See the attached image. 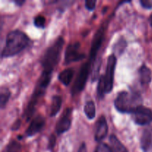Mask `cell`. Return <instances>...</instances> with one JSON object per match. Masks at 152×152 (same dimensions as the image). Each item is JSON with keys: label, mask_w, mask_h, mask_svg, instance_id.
Listing matches in <instances>:
<instances>
[{"label": "cell", "mask_w": 152, "mask_h": 152, "mask_svg": "<svg viewBox=\"0 0 152 152\" xmlns=\"http://www.w3.org/2000/svg\"><path fill=\"white\" fill-rule=\"evenodd\" d=\"M30 39L19 30H14L7 34L4 46L1 51V57H10L20 53L29 45Z\"/></svg>", "instance_id": "6da1fadb"}, {"label": "cell", "mask_w": 152, "mask_h": 152, "mask_svg": "<svg viewBox=\"0 0 152 152\" xmlns=\"http://www.w3.org/2000/svg\"><path fill=\"white\" fill-rule=\"evenodd\" d=\"M52 73H48L42 71L41 76L39 78L37 81L36 88L34 89V91L30 99L29 102H28L27 108L25 111V114L27 120L31 119V117L34 115V111H35V107L39 102V99L44 96L45 93L46 91V88L48 86L50 83V80H51Z\"/></svg>", "instance_id": "7a4b0ae2"}, {"label": "cell", "mask_w": 152, "mask_h": 152, "mask_svg": "<svg viewBox=\"0 0 152 152\" xmlns=\"http://www.w3.org/2000/svg\"><path fill=\"white\" fill-rule=\"evenodd\" d=\"M142 99L138 92H120L114 100L116 109L121 113H133L142 105Z\"/></svg>", "instance_id": "3957f363"}, {"label": "cell", "mask_w": 152, "mask_h": 152, "mask_svg": "<svg viewBox=\"0 0 152 152\" xmlns=\"http://www.w3.org/2000/svg\"><path fill=\"white\" fill-rule=\"evenodd\" d=\"M63 37H59L54 42L46 49L42 58V66L45 72L52 73L55 67L57 65L60 59L61 52L64 45Z\"/></svg>", "instance_id": "277c9868"}, {"label": "cell", "mask_w": 152, "mask_h": 152, "mask_svg": "<svg viewBox=\"0 0 152 152\" xmlns=\"http://www.w3.org/2000/svg\"><path fill=\"white\" fill-rule=\"evenodd\" d=\"M116 64H117V57L114 53H112L108 58L105 74L101 76L98 83L97 94L99 98H102L105 94L110 93L112 90L114 86Z\"/></svg>", "instance_id": "5b68a950"}, {"label": "cell", "mask_w": 152, "mask_h": 152, "mask_svg": "<svg viewBox=\"0 0 152 152\" xmlns=\"http://www.w3.org/2000/svg\"><path fill=\"white\" fill-rule=\"evenodd\" d=\"M91 65L89 61L86 62L81 66L71 90V93L74 96L84 89L89 74H91Z\"/></svg>", "instance_id": "8992f818"}, {"label": "cell", "mask_w": 152, "mask_h": 152, "mask_svg": "<svg viewBox=\"0 0 152 152\" xmlns=\"http://www.w3.org/2000/svg\"><path fill=\"white\" fill-rule=\"evenodd\" d=\"M105 25L106 24H102L99 29L97 30L96 33L94 37L93 41H92L91 48L90 51V57H89V62H90L91 67L93 66L94 64L95 63L96 59V55H97L98 51L100 49L102 46V42L104 40L105 32Z\"/></svg>", "instance_id": "52a82bcc"}, {"label": "cell", "mask_w": 152, "mask_h": 152, "mask_svg": "<svg viewBox=\"0 0 152 152\" xmlns=\"http://www.w3.org/2000/svg\"><path fill=\"white\" fill-rule=\"evenodd\" d=\"M86 57V54L80 50V43L76 42L70 43L66 48L65 53V65H69L72 62H77Z\"/></svg>", "instance_id": "ba28073f"}, {"label": "cell", "mask_w": 152, "mask_h": 152, "mask_svg": "<svg viewBox=\"0 0 152 152\" xmlns=\"http://www.w3.org/2000/svg\"><path fill=\"white\" fill-rule=\"evenodd\" d=\"M134 123L139 126H145L152 123V110L140 105L132 113Z\"/></svg>", "instance_id": "9c48e42d"}, {"label": "cell", "mask_w": 152, "mask_h": 152, "mask_svg": "<svg viewBox=\"0 0 152 152\" xmlns=\"http://www.w3.org/2000/svg\"><path fill=\"white\" fill-rule=\"evenodd\" d=\"M71 116L72 108H66L56 125V132L58 134H62L69 130L71 126Z\"/></svg>", "instance_id": "30bf717a"}, {"label": "cell", "mask_w": 152, "mask_h": 152, "mask_svg": "<svg viewBox=\"0 0 152 152\" xmlns=\"http://www.w3.org/2000/svg\"><path fill=\"white\" fill-rule=\"evenodd\" d=\"M108 124H107L106 119L105 116H101L99 117L97 121L96 122L95 126V134L94 139L97 142H100L103 139H105L108 134Z\"/></svg>", "instance_id": "8fae6325"}, {"label": "cell", "mask_w": 152, "mask_h": 152, "mask_svg": "<svg viewBox=\"0 0 152 152\" xmlns=\"http://www.w3.org/2000/svg\"><path fill=\"white\" fill-rule=\"evenodd\" d=\"M45 120L44 117L40 114L37 115L31 120L29 126L26 130V135L28 137H32L39 132L45 126Z\"/></svg>", "instance_id": "7c38bea8"}, {"label": "cell", "mask_w": 152, "mask_h": 152, "mask_svg": "<svg viewBox=\"0 0 152 152\" xmlns=\"http://www.w3.org/2000/svg\"><path fill=\"white\" fill-rule=\"evenodd\" d=\"M140 145L145 152H148L152 148V126L143 131L140 138Z\"/></svg>", "instance_id": "4fadbf2b"}, {"label": "cell", "mask_w": 152, "mask_h": 152, "mask_svg": "<svg viewBox=\"0 0 152 152\" xmlns=\"http://www.w3.org/2000/svg\"><path fill=\"white\" fill-rule=\"evenodd\" d=\"M74 75V70L72 68H68L63 70L58 76L59 81L65 86H68L72 80Z\"/></svg>", "instance_id": "5bb4252c"}, {"label": "cell", "mask_w": 152, "mask_h": 152, "mask_svg": "<svg viewBox=\"0 0 152 152\" xmlns=\"http://www.w3.org/2000/svg\"><path fill=\"white\" fill-rule=\"evenodd\" d=\"M139 77L142 85H148L151 80V70L145 65H142L139 69Z\"/></svg>", "instance_id": "9a60e30c"}, {"label": "cell", "mask_w": 152, "mask_h": 152, "mask_svg": "<svg viewBox=\"0 0 152 152\" xmlns=\"http://www.w3.org/2000/svg\"><path fill=\"white\" fill-rule=\"evenodd\" d=\"M61 105H62V98H61V96H58V95L53 96L50 106V117H54L57 114V113L60 110Z\"/></svg>", "instance_id": "2e32d148"}, {"label": "cell", "mask_w": 152, "mask_h": 152, "mask_svg": "<svg viewBox=\"0 0 152 152\" xmlns=\"http://www.w3.org/2000/svg\"><path fill=\"white\" fill-rule=\"evenodd\" d=\"M109 141L114 152H129L127 148L114 134H111L110 136Z\"/></svg>", "instance_id": "e0dca14e"}, {"label": "cell", "mask_w": 152, "mask_h": 152, "mask_svg": "<svg viewBox=\"0 0 152 152\" xmlns=\"http://www.w3.org/2000/svg\"><path fill=\"white\" fill-rule=\"evenodd\" d=\"M84 112L89 120H93L96 116V108L93 101H88L84 106Z\"/></svg>", "instance_id": "ac0fdd59"}, {"label": "cell", "mask_w": 152, "mask_h": 152, "mask_svg": "<svg viewBox=\"0 0 152 152\" xmlns=\"http://www.w3.org/2000/svg\"><path fill=\"white\" fill-rule=\"evenodd\" d=\"M10 96V92L8 88H1L0 92V107L4 108L7 105Z\"/></svg>", "instance_id": "d6986e66"}, {"label": "cell", "mask_w": 152, "mask_h": 152, "mask_svg": "<svg viewBox=\"0 0 152 152\" xmlns=\"http://www.w3.org/2000/svg\"><path fill=\"white\" fill-rule=\"evenodd\" d=\"M21 149L20 144L16 140L10 141L8 145L4 148L3 152H19Z\"/></svg>", "instance_id": "ffe728a7"}, {"label": "cell", "mask_w": 152, "mask_h": 152, "mask_svg": "<svg viewBox=\"0 0 152 152\" xmlns=\"http://www.w3.org/2000/svg\"><path fill=\"white\" fill-rule=\"evenodd\" d=\"M126 39H124L123 37H121V38L117 41V42L116 43L115 45L114 46V52H115V53H122L123 52V50L126 49Z\"/></svg>", "instance_id": "44dd1931"}, {"label": "cell", "mask_w": 152, "mask_h": 152, "mask_svg": "<svg viewBox=\"0 0 152 152\" xmlns=\"http://www.w3.org/2000/svg\"><path fill=\"white\" fill-rule=\"evenodd\" d=\"M45 18L42 15H38L34 19V24L39 28H44L45 26Z\"/></svg>", "instance_id": "7402d4cb"}, {"label": "cell", "mask_w": 152, "mask_h": 152, "mask_svg": "<svg viewBox=\"0 0 152 152\" xmlns=\"http://www.w3.org/2000/svg\"><path fill=\"white\" fill-rule=\"evenodd\" d=\"M94 152H113V151H112V148H111V147H110L109 145H108L107 144L101 142V143H99V145L96 146Z\"/></svg>", "instance_id": "603a6c76"}, {"label": "cell", "mask_w": 152, "mask_h": 152, "mask_svg": "<svg viewBox=\"0 0 152 152\" xmlns=\"http://www.w3.org/2000/svg\"><path fill=\"white\" fill-rule=\"evenodd\" d=\"M96 0H86L85 1V6L89 10H93L96 7Z\"/></svg>", "instance_id": "cb8c5ba5"}, {"label": "cell", "mask_w": 152, "mask_h": 152, "mask_svg": "<svg viewBox=\"0 0 152 152\" xmlns=\"http://www.w3.org/2000/svg\"><path fill=\"white\" fill-rule=\"evenodd\" d=\"M140 4L142 7L145 9H151L152 8V1L151 0H141Z\"/></svg>", "instance_id": "d4e9b609"}, {"label": "cell", "mask_w": 152, "mask_h": 152, "mask_svg": "<svg viewBox=\"0 0 152 152\" xmlns=\"http://www.w3.org/2000/svg\"><path fill=\"white\" fill-rule=\"evenodd\" d=\"M55 142H56V137L54 135H50V138H49V143H48V148L49 149H53V148L55 145Z\"/></svg>", "instance_id": "484cf974"}, {"label": "cell", "mask_w": 152, "mask_h": 152, "mask_svg": "<svg viewBox=\"0 0 152 152\" xmlns=\"http://www.w3.org/2000/svg\"><path fill=\"white\" fill-rule=\"evenodd\" d=\"M77 152H87V148H86V145L85 142H83L81 144Z\"/></svg>", "instance_id": "4316f807"}, {"label": "cell", "mask_w": 152, "mask_h": 152, "mask_svg": "<svg viewBox=\"0 0 152 152\" xmlns=\"http://www.w3.org/2000/svg\"><path fill=\"white\" fill-rule=\"evenodd\" d=\"M20 124H21V121L20 120H16V123L13 125V127H12V130L15 131L17 130L19 127H20Z\"/></svg>", "instance_id": "83f0119b"}, {"label": "cell", "mask_w": 152, "mask_h": 152, "mask_svg": "<svg viewBox=\"0 0 152 152\" xmlns=\"http://www.w3.org/2000/svg\"><path fill=\"white\" fill-rule=\"evenodd\" d=\"M13 2L16 4H17V5L22 6L25 2V0H17V1H13Z\"/></svg>", "instance_id": "f1b7e54d"}, {"label": "cell", "mask_w": 152, "mask_h": 152, "mask_svg": "<svg viewBox=\"0 0 152 152\" xmlns=\"http://www.w3.org/2000/svg\"><path fill=\"white\" fill-rule=\"evenodd\" d=\"M149 21H150V24H151V25L152 26V14L151 15V16H150Z\"/></svg>", "instance_id": "f546056e"}]
</instances>
